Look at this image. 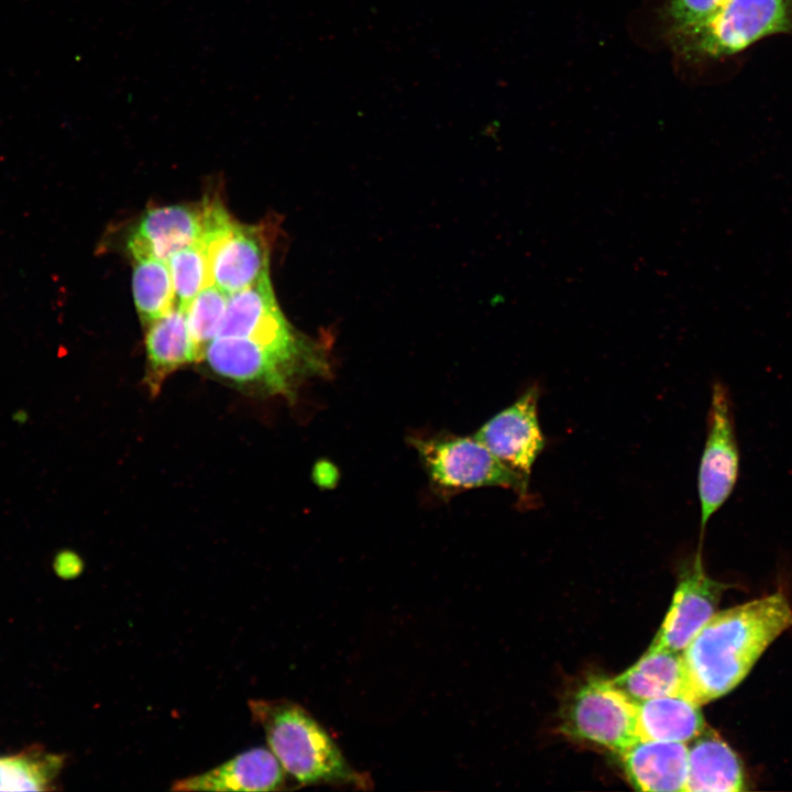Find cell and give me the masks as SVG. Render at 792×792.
Instances as JSON below:
<instances>
[{
	"label": "cell",
	"mask_w": 792,
	"mask_h": 792,
	"mask_svg": "<svg viewBox=\"0 0 792 792\" xmlns=\"http://www.w3.org/2000/svg\"><path fill=\"white\" fill-rule=\"evenodd\" d=\"M791 626L782 591L715 613L681 651L686 698L703 705L730 692Z\"/></svg>",
	"instance_id": "1"
},
{
	"label": "cell",
	"mask_w": 792,
	"mask_h": 792,
	"mask_svg": "<svg viewBox=\"0 0 792 792\" xmlns=\"http://www.w3.org/2000/svg\"><path fill=\"white\" fill-rule=\"evenodd\" d=\"M253 721L285 772L301 785L330 783L370 789L369 776L354 770L327 730L300 705L251 700Z\"/></svg>",
	"instance_id": "2"
},
{
	"label": "cell",
	"mask_w": 792,
	"mask_h": 792,
	"mask_svg": "<svg viewBox=\"0 0 792 792\" xmlns=\"http://www.w3.org/2000/svg\"><path fill=\"white\" fill-rule=\"evenodd\" d=\"M217 337L248 338L293 371L324 374L329 371L326 350L304 340L288 323L276 301L270 275L228 296Z\"/></svg>",
	"instance_id": "3"
},
{
	"label": "cell",
	"mask_w": 792,
	"mask_h": 792,
	"mask_svg": "<svg viewBox=\"0 0 792 792\" xmlns=\"http://www.w3.org/2000/svg\"><path fill=\"white\" fill-rule=\"evenodd\" d=\"M777 34H792V0H728L707 21L675 37L688 54L722 57Z\"/></svg>",
	"instance_id": "4"
},
{
	"label": "cell",
	"mask_w": 792,
	"mask_h": 792,
	"mask_svg": "<svg viewBox=\"0 0 792 792\" xmlns=\"http://www.w3.org/2000/svg\"><path fill=\"white\" fill-rule=\"evenodd\" d=\"M413 447L431 483L447 493L497 486L524 499L529 480L499 461L472 437L414 438Z\"/></svg>",
	"instance_id": "5"
},
{
	"label": "cell",
	"mask_w": 792,
	"mask_h": 792,
	"mask_svg": "<svg viewBox=\"0 0 792 792\" xmlns=\"http://www.w3.org/2000/svg\"><path fill=\"white\" fill-rule=\"evenodd\" d=\"M202 243L212 283L231 295L268 275L270 244L264 229L241 224L218 201L202 204Z\"/></svg>",
	"instance_id": "6"
},
{
	"label": "cell",
	"mask_w": 792,
	"mask_h": 792,
	"mask_svg": "<svg viewBox=\"0 0 792 792\" xmlns=\"http://www.w3.org/2000/svg\"><path fill=\"white\" fill-rule=\"evenodd\" d=\"M560 730L568 737L620 755L640 740L637 702L617 689L610 679L591 678L564 705Z\"/></svg>",
	"instance_id": "7"
},
{
	"label": "cell",
	"mask_w": 792,
	"mask_h": 792,
	"mask_svg": "<svg viewBox=\"0 0 792 792\" xmlns=\"http://www.w3.org/2000/svg\"><path fill=\"white\" fill-rule=\"evenodd\" d=\"M734 404L721 381L712 385L702 451L697 493L700 501V549L711 517L727 502L739 476L740 453L736 435Z\"/></svg>",
	"instance_id": "8"
},
{
	"label": "cell",
	"mask_w": 792,
	"mask_h": 792,
	"mask_svg": "<svg viewBox=\"0 0 792 792\" xmlns=\"http://www.w3.org/2000/svg\"><path fill=\"white\" fill-rule=\"evenodd\" d=\"M729 587L706 574L698 549L683 568L668 614L647 650L681 652L716 613L722 594Z\"/></svg>",
	"instance_id": "9"
},
{
	"label": "cell",
	"mask_w": 792,
	"mask_h": 792,
	"mask_svg": "<svg viewBox=\"0 0 792 792\" xmlns=\"http://www.w3.org/2000/svg\"><path fill=\"white\" fill-rule=\"evenodd\" d=\"M539 396L538 385L529 386L474 435L499 461L528 480L546 447L538 418Z\"/></svg>",
	"instance_id": "10"
},
{
	"label": "cell",
	"mask_w": 792,
	"mask_h": 792,
	"mask_svg": "<svg viewBox=\"0 0 792 792\" xmlns=\"http://www.w3.org/2000/svg\"><path fill=\"white\" fill-rule=\"evenodd\" d=\"M210 370L240 386L292 397L297 375L258 343L243 337H216L204 358Z\"/></svg>",
	"instance_id": "11"
},
{
	"label": "cell",
	"mask_w": 792,
	"mask_h": 792,
	"mask_svg": "<svg viewBox=\"0 0 792 792\" xmlns=\"http://www.w3.org/2000/svg\"><path fill=\"white\" fill-rule=\"evenodd\" d=\"M202 205H170L146 210L132 230L127 248L133 258L163 261L202 235Z\"/></svg>",
	"instance_id": "12"
},
{
	"label": "cell",
	"mask_w": 792,
	"mask_h": 792,
	"mask_svg": "<svg viewBox=\"0 0 792 792\" xmlns=\"http://www.w3.org/2000/svg\"><path fill=\"white\" fill-rule=\"evenodd\" d=\"M285 770L271 750L253 748L200 774L174 782V791H274Z\"/></svg>",
	"instance_id": "13"
},
{
	"label": "cell",
	"mask_w": 792,
	"mask_h": 792,
	"mask_svg": "<svg viewBox=\"0 0 792 792\" xmlns=\"http://www.w3.org/2000/svg\"><path fill=\"white\" fill-rule=\"evenodd\" d=\"M688 744L639 740L619 756L630 783L640 791L685 792Z\"/></svg>",
	"instance_id": "14"
},
{
	"label": "cell",
	"mask_w": 792,
	"mask_h": 792,
	"mask_svg": "<svg viewBox=\"0 0 792 792\" xmlns=\"http://www.w3.org/2000/svg\"><path fill=\"white\" fill-rule=\"evenodd\" d=\"M685 792H738L747 790L741 759L707 725L688 743Z\"/></svg>",
	"instance_id": "15"
},
{
	"label": "cell",
	"mask_w": 792,
	"mask_h": 792,
	"mask_svg": "<svg viewBox=\"0 0 792 792\" xmlns=\"http://www.w3.org/2000/svg\"><path fill=\"white\" fill-rule=\"evenodd\" d=\"M145 349L144 381L152 396L160 393L163 382L173 372L202 359L191 337L186 312L177 306L148 324Z\"/></svg>",
	"instance_id": "16"
},
{
	"label": "cell",
	"mask_w": 792,
	"mask_h": 792,
	"mask_svg": "<svg viewBox=\"0 0 792 792\" xmlns=\"http://www.w3.org/2000/svg\"><path fill=\"white\" fill-rule=\"evenodd\" d=\"M700 706L684 696H660L637 702L639 739L688 744L706 727Z\"/></svg>",
	"instance_id": "17"
},
{
	"label": "cell",
	"mask_w": 792,
	"mask_h": 792,
	"mask_svg": "<svg viewBox=\"0 0 792 792\" xmlns=\"http://www.w3.org/2000/svg\"><path fill=\"white\" fill-rule=\"evenodd\" d=\"M610 682L635 702L660 696L686 697L682 652L647 650Z\"/></svg>",
	"instance_id": "18"
},
{
	"label": "cell",
	"mask_w": 792,
	"mask_h": 792,
	"mask_svg": "<svg viewBox=\"0 0 792 792\" xmlns=\"http://www.w3.org/2000/svg\"><path fill=\"white\" fill-rule=\"evenodd\" d=\"M132 292L138 314L150 324L176 306L174 285L166 261L133 258Z\"/></svg>",
	"instance_id": "19"
},
{
	"label": "cell",
	"mask_w": 792,
	"mask_h": 792,
	"mask_svg": "<svg viewBox=\"0 0 792 792\" xmlns=\"http://www.w3.org/2000/svg\"><path fill=\"white\" fill-rule=\"evenodd\" d=\"M63 765L59 756L28 752L0 757L1 791L46 790Z\"/></svg>",
	"instance_id": "20"
},
{
	"label": "cell",
	"mask_w": 792,
	"mask_h": 792,
	"mask_svg": "<svg viewBox=\"0 0 792 792\" xmlns=\"http://www.w3.org/2000/svg\"><path fill=\"white\" fill-rule=\"evenodd\" d=\"M175 292L176 306L186 310L195 296L213 284L208 255L200 241L173 254L167 261Z\"/></svg>",
	"instance_id": "21"
},
{
	"label": "cell",
	"mask_w": 792,
	"mask_h": 792,
	"mask_svg": "<svg viewBox=\"0 0 792 792\" xmlns=\"http://www.w3.org/2000/svg\"><path fill=\"white\" fill-rule=\"evenodd\" d=\"M228 296L217 285L210 284L195 296L185 310L191 337L202 358L207 345L219 332Z\"/></svg>",
	"instance_id": "22"
},
{
	"label": "cell",
	"mask_w": 792,
	"mask_h": 792,
	"mask_svg": "<svg viewBox=\"0 0 792 792\" xmlns=\"http://www.w3.org/2000/svg\"><path fill=\"white\" fill-rule=\"evenodd\" d=\"M728 0H671L668 13L675 34L689 31L714 15Z\"/></svg>",
	"instance_id": "23"
},
{
	"label": "cell",
	"mask_w": 792,
	"mask_h": 792,
	"mask_svg": "<svg viewBox=\"0 0 792 792\" xmlns=\"http://www.w3.org/2000/svg\"><path fill=\"white\" fill-rule=\"evenodd\" d=\"M84 564L78 554L72 551L58 553L54 560V570L63 579H74L80 574Z\"/></svg>",
	"instance_id": "24"
}]
</instances>
